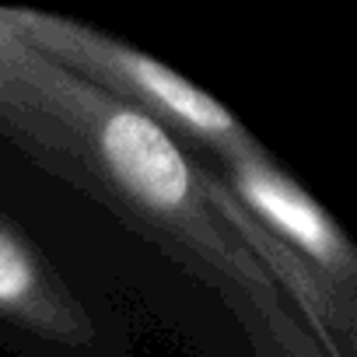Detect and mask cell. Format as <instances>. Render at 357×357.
I'll return each instance as SVG.
<instances>
[{"label":"cell","mask_w":357,"mask_h":357,"mask_svg":"<svg viewBox=\"0 0 357 357\" xmlns=\"http://www.w3.org/2000/svg\"><path fill=\"white\" fill-rule=\"evenodd\" d=\"M231 200L259 225V231L298 259L343 308L357 312V249L333 214L319 207L294 178L266 154L242 151L225 161H207Z\"/></svg>","instance_id":"obj_3"},{"label":"cell","mask_w":357,"mask_h":357,"mask_svg":"<svg viewBox=\"0 0 357 357\" xmlns=\"http://www.w3.org/2000/svg\"><path fill=\"white\" fill-rule=\"evenodd\" d=\"M0 25L53 67L81 77L116 105L158 123L204 161H225L259 147L228 105L144 50H133L91 25L32 8H0Z\"/></svg>","instance_id":"obj_2"},{"label":"cell","mask_w":357,"mask_h":357,"mask_svg":"<svg viewBox=\"0 0 357 357\" xmlns=\"http://www.w3.org/2000/svg\"><path fill=\"white\" fill-rule=\"evenodd\" d=\"M0 333L50 357H81L102 333L50 252L0 211Z\"/></svg>","instance_id":"obj_4"},{"label":"cell","mask_w":357,"mask_h":357,"mask_svg":"<svg viewBox=\"0 0 357 357\" xmlns=\"http://www.w3.org/2000/svg\"><path fill=\"white\" fill-rule=\"evenodd\" d=\"M0 137L200 280L256 357H333L259 263L214 168L0 25Z\"/></svg>","instance_id":"obj_1"}]
</instances>
